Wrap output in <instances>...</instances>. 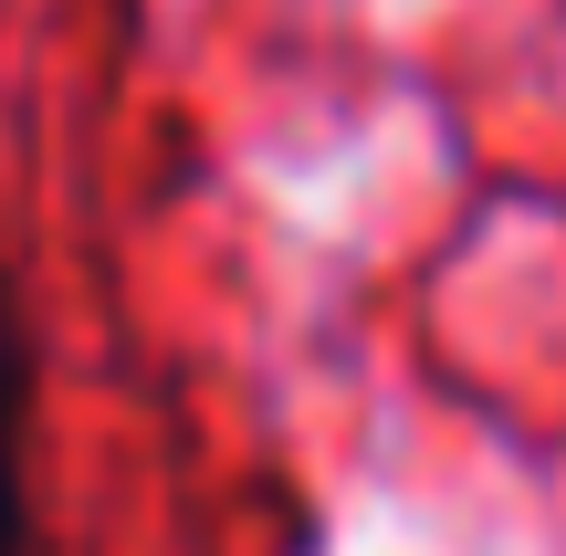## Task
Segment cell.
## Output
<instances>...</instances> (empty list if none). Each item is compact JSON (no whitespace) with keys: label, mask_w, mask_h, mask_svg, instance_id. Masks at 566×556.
<instances>
[{"label":"cell","mask_w":566,"mask_h":556,"mask_svg":"<svg viewBox=\"0 0 566 556\" xmlns=\"http://www.w3.org/2000/svg\"><path fill=\"white\" fill-rule=\"evenodd\" d=\"M0 556H32V326L0 273Z\"/></svg>","instance_id":"1"}]
</instances>
